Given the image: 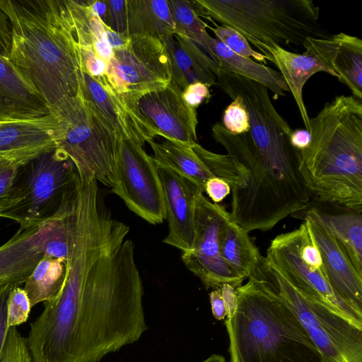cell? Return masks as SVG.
Listing matches in <instances>:
<instances>
[{"label": "cell", "mask_w": 362, "mask_h": 362, "mask_svg": "<svg viewBox=\"0 0 362 362\" xmlns=\"http://www.w3.org/2000/svg\"><path fill=\"white\" fill-rule=\"evenodd\" d=\"M52 114L61 124L57 147L73 162L80 179L94 177L112 188L117 159L118 136L80 94L62 103Z\"/></svg>", "instance_id": "9"}, {"label": "cell", "mask_w": 362, "mask_h": 362, "mask_svg": "<svg viewBox=\"0 0 362 362\" xmlns=\"http://www.w3.org/2000/svg\"><path fill=\"white\" fill-rule=\"evenodd\" d=\"M108 12L109 28L115 32L126 33V0H105Z\"/></svg>", "instance_id": "40"}, {"label": "cell", "mask_w": 362, "mask_h": 362, "mask_svg": "<svg viewBox=\"0 0 362 362\" xmlns=\"http://www.w3.org/2000/svg\"><path fill=\"white\" fill-rule=\"evenodd\" d=\"M214 25L215 27L208 25L207 28L215 34L216 38L234 53L255 59V62L264 65L267 63L265 56L252 49L247 40L237 30L227 25H218L215 23Z\"/></svg>", "instance_id": "35"}, {"label": "cell", "mask_w": 362, "mask_h": 362, "mask_svg": "<svg viewBox=\"0 0 362 362\" xmlns=\"http://www.w3.org/2000/svg\"><path fill=\"white\" fill-rule=\"evenodd\" d=\"M107 40L112 49L125 47L129 42L130 37L126 33H119L110 29L105 30Z\"/></svg>", "instance_id": "50"}, {"label": "cell", "mask_w": 362, "mask_h": 362, "mask_svg": "<svg viewBox=\"0 0 362 362\" xmlns=\"http://www.w3.org/2000/svg\"><path fill=\"white\" fill-rule=\"evenodd\" d=\"M313 238L318 247L325 277L335 295L362 317V275L335 238L321 224L307 218Z\"/></svg>", "instance_id": "19"}, {"label": "cell", "mask_w": 362, "mask_h": 362, "mask_svg": "<svg viewBox=\"0 0 362 362\" xmlns=\"http://www.w3.org/2000/svg\"><path fill=\"white\" fill-rule=\"evenodd\" d=\"M176 29V35L185 37L204 48L211 37L208 25L198 15L192 1L167 0Z\"/></svg>", "instance_id": "32"}, {"label": "cell", "mask_w": 362, "mask_h": 362, "mask_svg": "<svg viewBox=\"0 0 362 362\" xmlns=\"http://www.w3.org/2000/svg\"><path fill=\"white\" fill-rule=\"evenodd\" d=\"M17 286L8 281H0V361L7 338V304L10 293Z\"/></svg>", "instance_id": "41"}, {"label": "cell", "mask_w": 362, "mask_h": 362, "mask_svg": "<svg viewBox=\"0 0 362 362\" xmlns=\"http://www.w3.org/2000/svg\"><path fill=\"white\" fill-rule=\"evenodd\" d=\"M229 217L223 206L209 201L203 194L197 197L192 245L189 250L182 252L181 259L206 288L215 289L228 284L236 288L245 280L225 262L220 253L219 229Z\"/></svg>", "instance_id": "13"}, {"label": "cell", "mask_w": 362, "mask_h": 362, "mask_svg": "<svg viewBox=\"0 0 362 362\" xmlns=\"http://www.w3.org/2000/svg\"><path fill=\"white\" fill-rule=\"evenodd\" d=\"M105 76L123 101L137 110L141 96L171 82L164 43L158 37L131 36L125 47L113 49Z\"/></svg>", "instance_id": "11"}, {"label": "cell", "mask_w": 362, "mask_h": 362, "mask_svg": "<svg viewBox=\"0 0 362 362\" xmlns=\"http://www.w3.org/2000/svg\"><path fill=\"white\" fill-rule=\"evenodd\" d=\"M158 167L171 170L192 180L204 190L206 182L215 177L191 147L165 139L148 142Z\"/></svg>", "instance_id": "28"}, {"label": "cell", "mask_w": 362, "mask_h": 362, "mask_svg": "<svg viewBox=\"0 0 362 362\" xmlns=\"http://www.w3.org/2000/svg\"><path fill=\"white\" fill-rule=\"evenodd\" d=\"M216 86L228 96L240 98L249 117V133L262 155L298 166V151L290 143L293 129L276 110L265 86L221 69L218 70Z\"/></svg>", "instance_id": "10"}, {"label": "cell", "mask_w": 362, "mask_h": 362, "mask_svg": "<svg viewBox=\"0 0 362 362\" xmlns=\"http://www.w3.org/2000/svg\"><path fill=\"white\" fill-rule=\"evenodd\" d=\"M11 23L6 14L0 9V57L8 61L11 49Z\"/></svg>", "instance_id": "44"}, {"label": "cell", "mask_w": 362, "mask_h": 362, "mask_svg": "<svg viewBox=\"0 0 362 362\" xmlns=\"http://www.w3.org/2000/svg\"><path fill=\"white\" fill-rule=\"evenodd\" d=\"M49 223L31 228H19L0 246V281L17 286L24 284L44 256L43 243Z\"/></svg>", "instance_id": "24"}, {"label": "cell", "mask_w": 362, "mask_h": 362, "mask_svg": "<svg viewBox=\"0 0 362 362\" xmlns=\"http://www.w3.org/2000/svg\"><path fill=\"white\" fill-rule=\"evenodd\" d=\"M233 101L226 107L223 115V126L230 133L242 134L250 132L249 117L240 98L230 96Z\"/></svg>", "instance_id": "37"}, {"label": "cell", "mask_w": 362, "mask_h": 362, "mask_svg": "<svg viewBox=\"0 0 362 362\" xmlns=\"http://www.w3.org/2000/svg\"><path fill=\"white\" fill-rule=\"evenodd\" d=\"M214 140L244 170L243 188L231 191L232 221L247 233L272 230L288 216L299 211L310 202L298 167L274 161L255 146L250 133L234 134L221 123L211 127Z\"/></svg>", "instance_id": "4"}, {"label": "cell", "mask_w": 362, "mask_h": 362, "mask_svg": "<svg viewBox=\"0 0 362 362\" xmlns=\"http://www.w3.org/2000/svg\"><path fill=\"white\" fill-rule=\"evenodd\" d=\"M128 226L83 191L69 217L66 278L26 338L33 362H100L146 330L143 285Z\"/></svg>", "instance_id": "1"}, {"label": "cell", "mask_w": 362, "mask_h": 362, "mask_svg": "<svg viewBox=\"0 0 362 362\" xmlns=\"http://www.w3.org/2000/svg\"><path fill=\"white\" fill-rule=\"evenodd\" d=\"M209 88L202 82L191 83L182 91V98L189 106L196 109L204 101L209 100L211 97Z\"/></svg>", "instance_id": "43"}, {"label": "cell", "mask_w": 362, "mask_h": 362, "mask_svg": "<svg viewBox=\"0 0 362 362\" xmlns=\"http://www.w3.org/2000/svg\"><path fill=\"white\" fill-rule=\"evenodd\" d=\"M202 362H226V359L221 355L213 354Z\"/></svg>", "instance_id": "51"}, {"label": "cell", "mask_w": 362, "mask_h": 362, "mask_svg": "<svg viewBox=\"0 0 362 362\" xmlns=\"http://www.w3.org/2000/svg\"><path fill=\"white\" fill-rule=\"evenodd\" d=\"M219 288L224 303L226 317L230 318L235 313L238 307V296L235 288L228 284H222Z\"/></svg>", "instance_id": "46"}, {"label": "cell", "mask_w": 362, "mask_h": 362, "mask_svg": "<svg viewBox=\"0 0 362 362\" xmlns=\"http://www.w3.org/2000/svg\"><path fill=\"white\" fill-rule=\"evenodd\" d=\"M91 1L65 0V4L74 24L80 49H93L100 59L108 64L112 57L113 49L107 40V28L98 18L89 11L88 6Z\"/></svg>", "instance_id": "30"}, {"label": "cell", "mask_w": 362, "mask_h": 362, "mask_svg": "<svg viewBox=\"0 0 362 362\" xmlns=\"http://www.w3.org/2000/svg\"><path fill=\"white\" fill-rule=\"evenodd\" d=\"M312 219L323 226L362 275V213L313 198L305 208L291 215Z\"/></svg>", "instance_id": "21"}, {"label": "cell", "mask_w": 362, "mask_h": 362, "mask_svg": "<svg viewBox=\"0 0 362 362\" xmlns=\"http://www.w3.org/2000/svg\"><path fill=\"white\" fill-rule=\"evenodd\" d=\"M265 257L300 292L362 329V317L335 295L327 281L323 266H314L301 257L297 228L276 236Z\"/></svg>", "instance_id": "14"}, {"label": "cell", "mask_w": 362, "mask_h": 362, "mask_svg": "<svg viewBox=\"0 0 362 362\" xmlns=\"http://www.w3.org/2000/svg\"><path fill=\"white\" fill-rule=\"evenodd\" d=\"M127 30L129 36L161 38L176 34L168 1L165 0H126Z\"/></svg>", "instance_id": "26"}, {"label": "cell", "mask_w": 362, "mask_h": 362, "mask_svg": "<svg viewBox=\"0 0 362 362\" xmlns=\"http://www.w3.org/2000/svg\"><path fill=\"white\" fill-rule=\"evenodd\" d=\"M310 140V132L305 129H293L290 136L291 145L298 151L305 149L309 146Z\"/></svg>", "instance_id": "48"}, {"label": "cell", "mask_w": 362, "mask_h": 362, "mask_svg": "<svg viewBox=\"0 0 362 362\" xmlns=\"http://www.w3.org/2000/svg\"><path fill=\"white\" fill-rule=\"evenodd\" d=\"M191 148L211 174L215 177L226 181L230 185L231 191L244 187L245 173L235 163L229 155L211 152L198 143Z\"/></svg>", "instance_id": "33"}, {"label": "cell", "mask_w": 362, "mask_h": 362, "mask_svg": "<svg viewBox=\"0 0 362 362\" xmlns=\"http://www.w3.org/2000/svg\"><path fill=\"white\" fill-rule=\"evenodd\" d=\"M0 362H33L26 338L16 327L8 329Z\"/></svg>", "instance_id": "38"}, {"label": "cell", "mask_w": 362, "mask_h": 362, "mask_svg": "<svg viewBox=\"0 0 362 362\" xmlns=\"http://www.w3.org/2000/svg\"><path fill=\"white\" fill-rule=\"evenodd\" d=\"M81 49L82 71L98 78L107 74L108 64L100 59L93 49Z\"/></svg>", "instance_id": "42"}, {"label": "cell", "mask_w": 362, "mask_h": 362, "mask_svg": "<svg viewBox=\"0 0 362 362\" xmlns=\"http://www.w3.org/2000/svg\"><path fill=\"white\" fill-rule=\"evenodd\" d=\"M298 168L313 198L362 213V103L340 95L310 118Z\"/></svg>", "instance_id": "3"}, {"label": "cell", "mask_w": 362, "mask_h": 362, "mask_svg": "<svg viewBox=\"0 0 362 362\" xmlns=\"http://www.w3.org/2000/svg\"><path fill=\"white\" fill-rule=\"evenodd\" d=\"M332 67L337 79L362 100V40L344 33L332 35Z\"/></svg>", "instance_id": "29"}, {"label": "cell", "mask_w": 362, "mask_h": 362, "mask_svg": "<svg viewBox=\"0 0 362 362\" xmlns=\"http://www.w3.org/2000/svg\"><path fill=\"white\" fill-rule=\"evenodd\" d=\"M12 26L8 61L52 113L81 91L82 62L65 0H0Z\"/></svg>", "instance_id": "2"}, {"label": "cell", "mask_w": 362, "mask_h": 362, "mask_svg": "<svg viewBox=\"0 0 362 362\" xmlns=\"http://www.w3.org/2000/svg\"><path fill=\"white\" fill-rule=\"evenodd\" d=\"M168 54L171 82L183 91L195 82L216 86L218 65L192 40L174 34L162 37Z\"/></svg>", "instance_id": "22"}, {"label": "cell", "mask_w": 362, "mask_h": 362, "mask_svg": "<svg viewBox=\"0 0 362 362\" xmlns=\"http://www.w3.org/2000/svg\"><path fill=\"white\" fill-rule=\"evenodd\" d=\"M204 192L213 201L212 202L218 204L230 193L231 188L223 180L212 177L206 182Z\"/></svg>", "instance_id": "45"}, {"label": "cell", "mask_w": 362, "mask_h": 362, "mask_svg": "<svg viewBox=\"0 0 362 362\" xmlns=\"http://www.w3.org/2000/svg\"><path fill=\"white\" fill-rule=\"evenodd\" d=\"M158 171L168 223V233L163 242L182 252L189 250L194 234L196 200L204 190L171 170L158 166Z\"/></svg>", "instance_id": "18"}, {"label": "cell", "mask_w": 362, "mask_h": 362, "mask_svg": "<svg viewBox=\"0 0 362 362\" xmlns=\"http://www.w3.org/2000/svg\"><path fill=\"white\" fill-rule=\"evenodd\" d=\"M112 192L138 216L155 225L165 219L158 166L136 141L121 136Z\"/></svg>", "instance_id": "12"}, {"label": "cell", "mask_w": 362, "mask_h": 362, "mask_svg": "<svg viewBox=\"0 0 362 362\" xmlns=\"http://www.w3.org/2000/svg\"><path fill=\"white\" fill-rule=\"evenodd\" d=\"M203 49L220 69L263 85L273 93L274 99L285 96L289 91L279 71L252 59L236 54L217 38L211 36Z\"/></svg>", "instance_id": "25"}, {"label": "cell", "mask_w": 362, "mask_h": 362, "mask_svg": "<svg viewBox=\"0 0 362 362\" xmlns=\"http://www.w3.org/2000/svg\"><path fill=\"white\" fill-rule=\"evenodd\" d=\"M60 134V122L54 114L30 120L0 121V156L23 165L57 147Z\"/></svg>", "instance_id": "20"}, {"label": "cell", "mask_w": 362, "mask_h": 362, "mask_svg": "<svg viewBox=\"0 0 362 362\" xmlns=\"http://www.w3.org/2000/svg\"><path fill=\"white\" fill-rule=\"evenodd\" d=\"M81 93L118 136L131 138L143 146L159 136L138 110L123 101L105 76L95 78L82 71Z\"/></svg>", "instance_id": "17"}, {"label": "cell", "mask_w": 362, "mask_h": 362, "mask_svg": "<svg viewBox=\"0 0 362 362\" xmlns=\"http://www.w3.org/2000/svg\"><path fill=\"white\" fill-rule=\"evenodd\" d=\"M248 279L296 315L322 362H362V329L300 292L264 256Z\"/></svg>", "instance_id": "8"}, {"label": "cell", "mask_w": 362, "mask_h": 362, "mask_svg": "<svg viewBox=\"0 0 362 362\" xmlns=\"http://www.w3.org/2000/svg\"><path fill=\"white\" fill-rule=\"evenodd\" d=\"M218 243L220 253L225 262L238 275L248 279L262 255L249 233L232 221L230 216L220 227Z\"/></svg>", "instance_id": "27"}, {"label": "cell", "mask_w": 362, "mask_h": 362, "mask_svg": "<svg viewBox=\"0 0 362 362\" xmlns=\"http://www.w3.org/2000/svg\"><path fill=\"white\" fill-rule=\"evenodd\" d=\"M31 305L25 290L15 286L11 290L7 304V326H18L27 321L30 313Z\"/></svg>", "instance_id": "36"}, {"label": "cell", "mask_w": 362, "mask_h": 362, "mask_svg": "<svg viewBox=\"0 0 362 362\" xmlns=\"http://www.w3.org/2000/svg\"><path fill=\"white\" fill-rule=\"evenodd\" d=\"M209 299L214 317L218 320H223L226 317V311L219 288L210 293Z\"/></svg>", "instance_id": "47"}, {"label": "cell", "mask_w": 362, "mask_h": 362, "mask_svg": "<svg viewBox=\"0 0 362 362\" xmlns=\"http://www.w3.org/2000/svg\"><path fill=\"white\" fill-rule=\"evenodd\" d=\"M73 206L66 215L49 222L43 243L45 256L66 262L69 253V216Z\"/></svg>", "instance_id": "34"}, {"label": "cell", "mask_w": 362, "mask_h": 362, "mask_svg": "<svg viewBox=\"0 0 362 362\" xmlns=\"http://www.w3.org/2000/svg\"><path fill=\"white\" fill-rule=\"evenodd\" d=\"M182 91L172 83L141 96L139 113L165 139L192 147L197 143L196 109L189 106Z\"/></svg>", "instance_id": "16"}, {"label": "cell", "mask_w": 362, "mask_h": 362, "mask_svg": "<svg viewBox=\"0 0 362 362\" xmlns=\"http://www.w3.org/2000/svg\"><path fill=\"white\" fill-rule=\"evenodd\" d=\"M201 17L240 33L259 53L275 44L304 49L308 39H327L319 23V7L310 0H195Z\"/></svg>", "instance_id": "6"}, {"label": "cell", "mask_w": 362, "mask_h": 362, "mask_svg": "<svg viewBox=\"0 0 362 362\" xmlns=\"http://www.w3.org/2000/svg\"><path fill=\"white\" fill-rule=\"evenodd\" d=\"M66 262L43 256L27 278L23 287L31 307L54 299L66 278Z\"/></svg>", "instance_id": "31"}, {"label": "cell", "mask_w": 362, "mask_h": 362, "mask_svg": "<svg viewBox=\"0 0 362 362\" xmlns=\"http://www.w3.org/2000/svg\"><path fill=\"white\" fill-rule=\"evenodd\" d=\"M238 307L225 322L230 362H322L296 315L248 279L235 288Z\"/></svg>", "instance_id": "5"}, {"label": "cell", "mask_w": 362, "mask_h": 362, "mask_svg": "<svg viewBox=\"0 0 362 362\" xmlns=\"http://www.w3.org/2000/svg\"><path fill=\"white\" fill-rule=\"evenodd\" d=\"M304 52H291L270 44L264 47L262 54L273 63L286 81L298 106L305 129H310V117L303 98V89L307 81L318 72H326L337 78L332 65V45L327 39L308 38Z\"/></svg>", "instance_id": "15"}, {"label": "cell", "mask_w": 362, "mask_h": 362, "mask_svg": "<svg viewBox=\"0 0 362 362\" xmlns=\"http://www.w3.org/2000/svg\"><path fill=\"white\" fill-rule=\"evenodd\" d=\"M18 166L10 159L0 156V214L6 205Z\"/></svg>", "instance_id": "39"}, {"label": "cell", "mask_w": 362, "mask_h": 362, "mask_svg": "<svg viewBox=\"0 0 362 362\" xmlns=\"http://www.w3.org/2000/svg\"><path fill=\"white\" fill-rule=\"evenodd\" d=\"M49 114L46 102L8 60L0 57V121L30 120Z\"/></svg>", "instance_id": "23"}, {"label": "cell", "mask_w": 362, "mask_h": 362, "mask_svg": "<svg viewBox=\"0 0 362 362\" xmlns=\"http://www.w3.org/2000/svg\"><path fill=\"white\" fill-rule=\"evenodd\" d=\"M79 177L59 148L45 151L18 167L0 217L23 229L43 225L66 215L77 195Z\"/></svg>", "instance_id": "7"}, {"label": "cell", "mask_w": 362, "mask_h": 362, "mask_svg": "<svg viewBox=\"0 0 362 362\" xmlns=\"http://www.w3.org/2000/svg\"><path fill=\"white\" fill-rule=\"evenodd\" d=\"M88 9L92 15L96 16L100 20L107 29H110L108 25L107 6L105 0H92L91 3L88 6Z\"/></svg>", "instance_id": "49"}]
</instances>
